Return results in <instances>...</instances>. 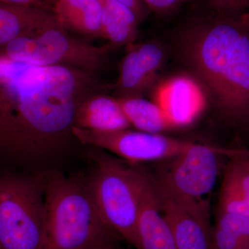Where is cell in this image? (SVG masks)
Instances as JSON below:
<instances>
[{
  "label": "cell",
  "mask_w": 249,
  "mask_h": 249,
  "mask_svg": "<svg viewBox=\"0 0 249 249\" xmlns=\"http://www.w3.org/2000/svg\"><path fill=\"white\" fill-rule=\"evenodd\" d=\"M101 88L93 74L62 66H38L0 52V156L44 161L65 150L77 110Z\"/></svg>",
  "instance_id": "1"
},
{
  "label": "cell",
  "mask_w": 249,
  "mask_h": 249,
  "mask_svg": "<svg viewBox=\"0 0 249 249\" xmlns=\"http://www.w3.org/2000/svg\"><path fill=\"white\" fill-rule=\"evenodd\" d=\"M188 37V59L223 115L249 121V16L203 23Z\"/></svg>",
  "instance_id": "2"
},
{
  "label": "cell",
  "mask_w": 249,
  "mask_h": 249,
  "mask_svg": "<svg viewBox=\"0 0 249 249\" xmlns=\"http://www.w3.org/2000/svg\"><path fill=\"white\" fill-rule=\"evenodd\" d=\"M119 240L122 237L103 219L88 182L59 173L45 176L42 249H84Z\"/></svg>",
  "instance_id": "3"
},
{
  "label": "cell",
  "mask_w": 249,
  "mask_h": 249,
  "mask_svg": "<svg viewBox=\"0 0 249 249\" xmlns=\"http://www.w3.org/2000/svg\"><path fill=\"white\" fill-rule=\"evenodd\" d=\"M222 155L249 156V152L193 142L179 155L166 160L155 176L178 204L210 230L211 196Z\"/></svg>",
  "instance_id": "4"
},
{
  "label": "cell",
  "mask_w": 249,
  "mask_h": 249,
  "mask_svg": "<svg viewBox=\"0 0 249 249\" xmlns=\"http://www.w3.org/2000/svg\"><path fill=\"white\" fill-rule=\"evenodd\" d=\"M91 157L96 170L88 185L101 215L123 240L139 249L137 222L143 171L103 152Z\"/></svg>",
  "instance_id": "5"
},
{
  "label": "cell",
  "mask_w": 249,
  "mask_h": 249,
  "mask_svg": "<svg viewBox=\"0 0 249 249\" xmlns=\"http://www.w3.org/2000/svg\"><path fill=\"white\" fill-rule=\"evenodd\" d=\"M45 176L0 179V249H42Z\"/></svg>",
  "instance_id": "6"
},
{
  "label": "cell",
  "mask_w": 249,
  "mask_h": 249,
  "mask_svg": "<svg viewBox=\"0 0 249 249\" xmlns=\"http://www.w3.org/2000/svg\"><path fill=\"white\" fill-rule=\"evenodd\" d=\"M6 56L38 66H62L94 74L104 62L109 46L98 47L69 36L61 26L33 37H19L4 46Z\"/></svg>",
  "instance_id": "7"
},
{
  "label": "cell",
  "mask_w": 249,
  "mask_h": 249,
  "mask_svg": "<svg viewBox=\"0 0 249 249\" xmlns=\"http://www.w3.org/2000/svg\"><path fill=\"white\" fill-rule=\"evenodd\" d=\"M72 132L82 144L111 152L132 164L170 160L186 150L193 142L128 129L98 132L74 127Z\"/></svg>",
  "instance_id": "8"
},
{
  "label": "cell",
  "mask_w": 249,
  "mask_h": 249,
  "mask_svg": "<svg viewBox=\"0 0 249 249\" xmlns=\"http://www.w3.org/2000/svg\"><path fill=\"white\" fill-rule=\"evenodd\" d=\"M156 103L174 127L191 124L205 105V95L197 82L188 76L173 77L156 90Z\"/></svg>",
  "instance_id": "9"
},
{
  "label": "cell",
  "mask_w": 249,
  "mask_h": 249,
  "mask_svg": "<svg viewBox=\"0 0 249 249\" xmlns=\"http://www.w3.org/2000/svg\"><path fill=\"white\" fill-rule=\"evenodd\" d=\"M137 235L139 249H178L150 174L143 171Z\"/></svg>",
  "instance_id": "10"
},
{
  "label": "cell",
  "mask_w": 249,
  "mask_h": 249,
  "mask_svg": "<svg viewBox=\"0 0 249 249\" xmlns=\"http://www.w3.org/2000/svg\"><path fill=\"white\" fill-rule=\"evenodd\" d=\"M152 178L178 249H211V230L178 204L154 175Z\"/></svg>",
  "instance_id": "11"
},
{
  "label": "cell",
  "mask_w": 249,
  "mask_h": 249,
  "mask_svg": "<svg viewBox=\"0 0 249 249\" xmlns=\"http://www.w3.org/2000/svg\"><path fill=\"white\" fill-rule=\"evenodd\" d=\"M60 25L47 10L0 2V46L19 37H33ZM62 27V26H61Z\"/></svg>",
  "instance_id": "12"
},
{
  "label": "cell",
  "mask_w": 249,
  "mask_h": 249,
  "mask_svg": "<svg viewBox=\"0 0 249 249\" xmlns=\"http://www.w3.org/2000/svg\"><path fill=\"white\" fill-rule=\"evenodd\" d=\"M163 60V52L155 44H142L134 47L123 61L119 88L130 93L145 89L153 80Z\"/></svg>",
  "instance_id": "13"
},
{
  "label": "cell",
  "mask_w": 249,
  "mask_h": 249,
  "mask_svg": "<svg viewBox=\"0 0 249 249\" xmlns=\"http://www.w3.org/2000/svg\"><path fill=\"white\" fill-rule=\"evenodd\" d=\"M75 127L98 132H114L128 129L131 124L119 99L97 93L80 105Z\"/></svg>",
  "instance_id": "14"
},
{
  "label": "cell",
  "mask_w": 249,
  "mask_h": 249,
  "mask_svg": "<svg viewBox=\"0 0 249 249\" xmlns=\"http://www.w3.org/2000/svg\"><path fill=\"white\" fill-rule=\"evenodd\" d=\"M53 14L65 30L101 37L103 17L101 0H57Z\"/></svg>",
  "instance_id": "15"
},
{
  "label": "cell",
  "mask_w": 249,
  "mask_h": 249,
  "mask_svg": "<svg viewBox=\"0 0 249 249\" xmlns=\"http://www.w3.org/2000/svg\"><path fill=\"white\" fill-rule=\"evenodd\" d=\"M103 4L101 37L114 45H127L135 39L138 18L130 9L114 0H101Z\"/></svg>",
  "instance_id": "16"
},
{
  "label": "cell",
  "mask_w": 249,
  "mask_h": 249,
  "mask_svg": "<svg viewBox=\"0 0 249 249\" xmlns=\"http://www.w3.org/2000/svg\"><path fill=\"white\" fill-rule=\"evenodd\" d=\"M119 101L131 126L139 131L160 134L174 127L157 103L137 96H124Z\"/></svg>",
  "instance_id": "17"
},
{
  "label": "cell",
  "mask_w": 249,
  "mask_h": 249,
  "mask_svg": "<svg viewBox=\"0 0 249 249\" xmlns=\"http://www.w3.org/2000/svg\"><path fill=\"white\" fill-rule=\"evenodd\" d=\"M222 186L238 193L249 204V156L232 157L226 168Z\"/></svg>",
  "instance_id": "18"
},
{
  "label": "cell",
  "mask_w": 249,
  "mask_h": 249,
  "mask_svg": "<svg viewBox=\"0 0 249 249\" xmlns=\"http://www.w3.org/2000/svg\"><path fill=\"white\" fill-rule=\"evenodd\" d=\"M214 226L232 232L249 245V216L217 211Z\"/></svg>",
  "instance_id": "19"
},
{
  "label": "cell",
  "mask_w": 249,
  "mask_h": 249,
  "mask_svg": "<svg viewBox=\"0 0 249 249\" xmlns=\"http://www.w3.org/2000/svg\"><path fill=\"white\" fill-rule=\"evenodd\" d=\"M211 249H249V245L240 237L225 229L212 227L211 232Z\"/></svg>",
  "instance_id": "20"
},
{
  "label": "cell",
  "mask_w": 249,
  "mask_h": 249,
  "mask_svg": "<svg viewBox=\"0 0 249 249\" xmlns=\"http://www.w3.org/2000/svg\"><path fill=\"white\" fill-rule=\"evenodd\" d=\"M114 1L121 3L132 10L138 19H140L143 16V7H142V0H114Z\"/></svg>",
  "instance_id": "21"
},
{
  "label": "cell",
  "mask_w": 249,
  "mask_h": 249,
  "mask_svg": "<svg viewBox=\"0 0 249 249\" xmlns=\"http://www.w3.org/2000/svg\"><path fill=\"white\" fill-rule=\"evenodd\" d=\"M152 9L165 11L173 7L178 0H143Z\"/></svg>",
  "instance_id": "22"
},
{
  "label": "cell",
  "mask_w": 249,
  "mask_h": 249,
  "mask_svg": "<svg viewBox=\"0 0 249 249\" xmlns=\"http://www.w3.org/2000/svg\"><path fill=\"white\" fill-rule=\"evenodd\" d=\"M0 2L20 5V6H33V7L47 10L46 9L47 5L42 0H0Z\"/></svg>",
  "instance_id": "23"
},
{
  "label": "cell",
  "mask_w": 249,
  "mask_h": 249,
  "mask_svg": "<svg viewBox=\"0 0 249 249\" xmlns=\"http://www.w3.org/2000/svg\"><path fill=\"white\" fill-rule=\"evenodd\" d=\"M249 4V0H227L224 9L228 12L235 14L245 9Z\"/></svg>",
  "instance_id": "24"
},
{
  "label": "cell",
  "mask_w": 249,
  "mask_h": 249,
  "mask_svg": "<svg viewBox=\"0 0 249 249\" xmlns=\"http://www.w3.org/2000/svg\"><path fill=\"white\" fill-rule=\"evenodd\" d=\"M119 240L107 241L89 246L84 249H121L118 245Z\"/></svg>",
  "instance_id": "25"
},
{
  "label": "cell",
  "mask_w": 249,
  "mask_h": 249,
  "mask_svg": "<svg viewBox=\"0 0 249 249\" xmlns=\"http://www.w3.org/2000/svg\"><path fill=\"white\" fill-rule=\"evenodd\" d=\"M214 4L217 7L220 9H224L225 8L226 4H227V0H213Z\"/></svg>",
  "instance_id": "26"
}]
</instances>
